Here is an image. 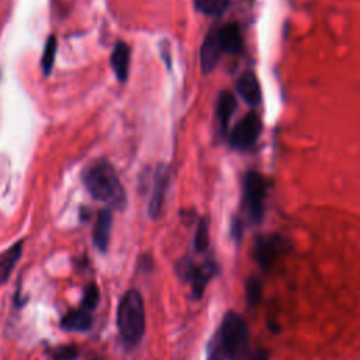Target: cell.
Segmentation results:
<instances>
[{
	"mask_svg": "<svg viewBox=\"0 0 360 360\" xmlns=\"http://www.w3.org/2000/svg\"><path fill=\"white\" fill-rule=\"evenodd\" d=\"M98 298H100V294H98V288L96 285H90L87 287L84 295H83V300H82V307L83 309H87V311H91L93 308H96L97 302H98Z\"/></svg>",
	"mask_w": 360,
	"mask_h": 360,
	"instance_id": "obj_19",
	"label": "cell"
},
{
	"mask_svg": "<svg viewBox=\"0 0 360 360\" xmlns=\"http://www.w3.org/2000/svg\"><path fill=\"white\" fill-rule=\"evenodd\" d=\"M169 184V172L165 165H159L156 167L155 176H153V187H152V195L149 201V217L158 218L162 214L165 197L167 191Z\"/></svg>",
	"mask_w": 360,
	"mask_h": 360,
	"instance_id": "obj_7",
	"label": "cell"
},
{
	"mask_svg": "<svg viewBox=\"0 0 360 360\" xmlns=\"http://www.w3.org/2000/svg\"><path fill=\"white\" fill-rule=\"evenodd\" d=\"M285 248V240L278 235H262L255 243V259L263 270L274 266Z\"/></svg>",
	"mask_w": 360,
	"mask_h": 360,
	"instance_id": "obj_6",
	"label": "cell"
},
{
	"mask_svg": "<svg viewBox=\"0 0 360 360\" xmlns=\"http://www.w3.org/2000/svg\"><path fill=\"white\" fill-rule=\"evenodd\" d=\"M222 352L226 356V360L240 359L249 347V330L245 319L233 312L228 311L217 332L214 333Z\"/></svg>",
	"mask_w": 360,
	"mask_h": 360,
	"instance_id": "obj_3",
	"label": "cell"
},
{
	"mask_svg": "<svg viewBox=\"0 0 360 360\" xmlns=\"http://www.w3.org/2000/svg\"><path fill=\"white\" fill-rule=\"evenodd\" d=\"M76 356V350L73 347H60L55 353V360H72Z\"/></svg>",
	"mask_w": 360,
	"mask_h": 360,
	"instance_id": "obj_21",
	"label": "cell"
},
{
	"mask_svg": "<svg viewBox=\"0 0 360 360\" xmlns=\"http://www.w3.org/2000/svg\"><path fill=\"white\" fill-rule=\"evenodd\" d=\"M218 38L224 52L238 53L242 49L240 30L235 22H229L218 28Z\"/></svg>",
	"mask_w": 360,
	"mask_h": 360,
	"instance_id": "obj_12",
	"label": "cell"
},
{
	"mask_svg": "<svg viewBox=\"0 0 360 360\" xmlns=\"http://www.w3.org/2000/svg\"><path fill=\"white\" fill-rule=\"evenodd\" d=\"M249 360H269V354L264 349H257L250 357Z\"/></svg>",
	"mask_w": 360,
	"mask_h": 360,
	"instance_id": "obj_22",
	"label": "cell"
},
{
	"mask_svg": "<svg viewBox=\"0 0 360 360\" xmlns=\"http://www.w3.org/2000/svg\"><path fill=\"white\" fill-rule=\"evenodd\" d=\"M245 202L249 217L253 222H260L264 212V197L266 186L263 177L256 172H249L243 181Z\"/></svg>",
	"mask_w": 360,
	"mask_h": 360,
	"instance_id": "obj_4",
	"label": "cell"
},
{
	"mask_svg": "<svg viewBox=\"0 0 360 360\" xmlns=\"http://www.w3.org/2000/svg\"><path fill=\"white\" fill-rule=\"evenodd\" d=\"M222 52L224 51L218 38V30H212L210 34H207L200 51L201 69L204 73L211 72L217 66Z\"/></svg>",
	"mask_w": 360,
	"mask_h": 360,
	"instance_id": "obj_8",
	"label": "cell"
},
{
	"mask_svg": "<svg viewBox=\"0 0 360 360\" xmlns=\"http://www.w3.org/2000/svg\"><path fill=\"white\" fill-rule=\"evenodd\" d=\"M229 4V0H195V8L205 15H219Z\"/></svg>",
	"mask_w": 360,
	"mask_h": 360,
	"instance_id": "obj_17",
	"label": "cell"
},
{
	"mask_svg": "<svg viewBox=\"0 0 360 360\" xmlns=\"http://www.w3.org/2000/svg\"><path fill=\"white\" fill-rule=\"evenodd\" d=\"M239 96L249 104V105H256L260 103L262 98V91L259 86V80L252 72H246L242 75L238 80L236 84Z\"/></svg>",
	"mask_w": 360,
	"mask_h": 360,
	"instance_id": "obj_11",
	"label": "cell"
},
{
	"mask_svg": "<svg viewBox=\"0 0 360 360\" xmlns=\"http://www.w3.org/2000/svg\"><path fill=\"white\" fill-rule=\"evenodd\" d=\"M129 46L122 42L118 41L111 52V68L117 76V79L120 82H125L128 77V70H129Z\"/></svg>",
	"mask_w": 360,
	"mask_h": 360,
	"instance_id": "obj_10",
	"label": "cell"
},
{
	"mask_svg": "<svg viewBox=\"0 0 360 360\" xmlns=\"http://www.w3.org/2000/svg\"><path fill=\"white\" fill-rule=\"evenodd\" d=\"M91 326V315L87 309H75L68 312L62 319V328L70 332H83Z\"/></svg>",
	"mask_w": 360,
	"mask_h": 360,
	"instance_id": "obj_13",
	"label": "cell"
},
{
	"mask_svg": "<svg viewBox=\"0 0 360 360\" xmlns=\"http://www.w3.org/2000/svg\"><path fill=\"white\" fill-rule=\"evenodd\" d=\"M22 250V242H17L0 255V285L7 281Z\"/></svg>",
	"mask_w": 360,
	"mask_h": 360,
	"instance_id": "obj_14",
	"label": "cell"
},
{
	"mask_svg": "<svg viewBox=\"0 0 360 360\" xmlns=\"http://www.w3.org/2000/svg\"><path fill=\"white\" fill-rule=\"evenodd\" d=\"M208 224L204 218H201L197 224L195 235H194V249L195 252H204L208 248Z\"/></svg>",
	"mask_w": 360,
	"mask_h": 360,
	"instance_id": "obj_18",
	"label": "cell"
},
{
	"mask_svg": "<svg viewBox=\"0 0 360 360\" xmlns=\"http://www.w3.org/2000/svg\"><path fill=\"white\" fill-rule=\"evenodd\" d=\"M111 226H112V214L110 210L104 208L98 211L94 228H93V240L96 246L104 252L108 246L110 242V235H111Z\"/></svg>",
	"mask_w": 360,
	"mask_h": 360,
	"instance_id": "obj_9",
	"label": "cell"
},
{
	"mask_svg": "<svg viewBox=\"0 0 360 360\" xmlns=\"http://www.w3.org/2000/svg\"><path fill=\"white\" fill-rule=\"evenodd\" d=\"M246 295L250 304H256L262 297V283L257 278H249L246 284Z\"/></svg>",
	"mask_w": 360,
	"mask_h": 360,
	"instance_id": "obj_20",
	"label": "cell"
},
{
	"mask_svg": "<svg viewBox=\"0 0 360 360\" xmlns=\"http://www.w3.org/2000/svg\"><path fill=\"white\" fill-rule=\"evenodd\" d=\"M56 48H58V42L55 39L53 35H51L44 46V53L41 58V68H42V73L45 76H48L53 68V62H55V55H56Z\"/></svg>",
	"mask_w": 360,
	"mask_h": 360,
	"instance_id": "obj_16",
	"label": "cell"
},
{
	"mask_svg": "<svg viewBox=\"0 0 360 360\" xmlns=\"http://www.w3.org/2000/svg\"><path fill=\"white\" fill-rule=\"evenodd\" d=\"M82 181L94 200L118 210L125 207L124 187L114 166L108 160H90L82 172Z\"/></svg>",
	"mask_w": 360,
	"mask_h": 360,
	"instance_id": "obj_1",
	"label": "cell"
},
{
	"mask_svg": "<svg viewBox=\"0 0 360 360\" xmlns=\"http://www.w3.org/2000/svg\"><path fill=\"white\" fill-rule=\"evenodd\" d=\"M262 131L260 118L255 112H249L231 131V145L236 149H248L255 145Z\"/></svg>",
	"mask_w": 360,
	"mask_h": 360,
	"instance_id": "obj_5",
	"label": "cell"
},
{
	"mask_svg": "<svg viewBox=\"0 0 360 360\" xmlns=\"http://www.w3.org/2000/svg\"><path fill=\"white\" fill-rule=\"evenodd\" d=\"M117 326L122 340L128 346L139 343L145 333V305L136 290H128L117 309Z\"/></svg>",
	"mask_w": 360,
	"mask_h": 360,
	"instance_id": "obj_2",
	"label": "cell"
},
{
	"mask_svg": "<svg viewBox=\"0 0 360 360\" xmlns=\"http://www.w3.org/2000/svg\"><path fill=\"white\" fill-rule=\"evenodd\" d=\"M236 108V100L229 91H222L218 97V104H217V115L218 121L221 124L222 131L228 128L229 120L233 115V111Z\"/></svg>",
	"mask_w": 360,
	"mask_h": 360,
	"instance_id": "obj_15",
	"label": "cell"
}]
</instances>
